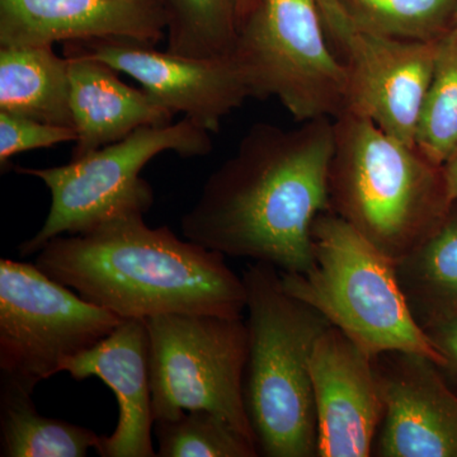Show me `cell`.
Returning <instances> with one entry per match:
<instances>
[{
  "mask_svg": "<svg viewBox=\"0 0 457 457\" xmlns=\"http://www.w3.org/2000/svg\"><path fill=\"white\" fill-rule=\"evenodd\" d=\"M302 123L294 130L252 126L182 216L183 237L225 257L264 262L281 272L308 270L312 225L330 209L336 129L333 119Z\"/></svg>",
  "mask_w": 457,
  "mask_h": 457,
  "instance_id": "1",
  "label": "cell"
},
{
  "mask_svg": "<svg viewBox=\"0 0 457 457\" xmlns=\"http://www.w3.org/2000/svg\"><path fill=\"white\" fill-rule=\"evenodd\" d=\"M35 264L123 320L167 314L243 317L245 311V281L224 254L179 239L168 227L150 228L141 213L57 237L42 246Z\"/></svg>",
  "mask_w": 457,
  "mask_h": 457,
  "instance_id": "2",
  "label": "cell"
},
{
  "mask_svg": "<svg viewBox=\"0 0 457 457\" xmlns=\"http://www.w3.org/2000/svg\"><path fill=\"white\" fill-rule=\"evenodd\" d=\"M243 281L248 312L245 402L260 455L317 456L311 359L319 337L332 324L288 294L272 264H249Z\"/></svg>",
  "mask_w": 457,
  "mask_h": 457,
  "instance_id": "3",
  "label": "cell"
},
{
  "mask_svg": "<svg viewBox=\"0 0 457 457\" xmlns=\"http://www.w3.org/2000/svg\"><path fill=\"white\" fill-rule=\"evenodd\" d=\"M335 129L330 209L396 263L440 227L453 206L444 167L359 114L345 111Z\"/></svg>",
  "mask_w": 457,
  "mask_h": 457,
  "instance_id": "4",
  "label": "cell"
},
{
  "mask_svg": "<svg viewBox=\"0 0 457 457\" xmlns=\"http://www.w3.org/2000/svg\"><path fill=\"white\" fill-rule=\"evenodd\" d=\"M312 260L303 272H281L288 294L376 357L413 352L446 366L418 323L400 285L396 263L342 216L328 209L312 225Z\"/></svg>",
  "mask_w": 457,
  "mask_h": 457,
  "instance_id": "5",
  "label": "cell"
},
{
  "mask_svg": "<svg viewBox=\"0 0 457 457\" xmlns=\"http://www.w3.org/2000/svg\"><path fill=\"white\" fill-rule=\"evenodd\" d=\"M212 150L210 132L183 117L176 123L144 126L68 164L14 168L42 180L51 192L49 215L40 230L20 245L21 257L37 254L57 237L84 233L119 216L144 215L153 206L154 194L140 173L152 159L164 152L194 158Z\"/></svg>",
  "mask_w": 457,
  "mask_h": 457,
  "instance_id": "6",
  "label": "cell"
},
{
  "mask_svg": "<svg viewBox=\"0 0 457 457\" xmlns=\"http://www.w3.org/2000/svg\"><path fill=\"white\" fill-rule=\"evenodd\" d=\"M315 0H260L242 21L234 56L254 98H278L296 121L337 119L347 66L330 51Z\"/></svg>",
  "mask_w": 457,
  "mask_h": 457,
  "instance_id": "7",
  "label": "cell"
},
{
  "mask_svg": "<svg viewBox=\"0 0 457 457\" xmlns=\"http://www.w3.org/2000/svg\"><path fill=\"white\" fill-rule=\"evenodd\" d=\"M146 326L154 423L207 409L257 444L245 402V318L167 314L146 319Z\"/></svg>",
  "mask_w": 457,
  "mask_h": 457,
  "instance_id": "8",
  "label": "cell"
},
{
  "mask_svg": "<svg viewBox=\"0 0 457 457\" xmlns=\"http://www.w3.org/2000/svg\"><path fill=\"white\" fill-rule=\"evenodd\" d=\"M122 320L36 264L0 260V375L35 390Z\"/></svg>",
  "mask_w": 457,
  "mask_h": 457,
  "instance_id": "9",
  "label": "cell"
},
{
  "mask_svg": "<svg viewBox=\"0 0 457 457\" xmlns=\"http://www.w3.org/2000/svg\"><path fill=\"white\" fill-rule=\"evenodd\" d=\"M65 55L99 60L128 74L174 113H183L209 131L251 98L248 83L234 54L220 57L179 55L130 41L66 42Z\"/></svg>",
  "mask_w": 457,
  "mask_h": 457,
  "instance_id": "10",
  "label": "cell"
},
{
  "mask_svg": "<svg viewBox=\"0 0 457 457\" xmlns=\"http://www.w3.org/2000/svg\"><path fill=\"white\" fill-rule=\"evenodd\" d=\"M437 51L438 40H398L356 29L345 47V111L365 117L390 137L416 147L418 119Z\"/></svg>",
  "mask_w": 457,
  "mask_h": 457,
  "instance_id": "11",
  "label": "cell"
},
{
  "mask_svg": "<svg viewBox=\"0 0 457 457\" xmlns=\"http://www.w3.org/2000/svg\"><path fill=\"white\" fill-rule=\"evenodd\" d=\"M318 457H368L384 417L375 357L330 326L311 359Z\"/></svg>",
  "mask_w": 457,
  "mask_h": 457,
  "instance_id": "12",
  "label": "cell"
},
{
  "mask_svg": "<svg viewBox=\"0 0 457 457\" xmlns=\"http://www.w3.org/2000/svg\"><path fill=\"white\" fill-rule=\"evenodd\" d=\"M384 402L381 457H457V394L435 361L413 352L375 357Z\"/></svg>",
  "mask_w": 457,
  "mask_h": 457,
  "instance_id": "13",
  "label": "cell"
},
{
  "mask_svg": "<svg viewBox=\"0 0 457 457\" xmlns=\"http://www.w3.org/2000/svg\"><path fill=\"white\" fill-rule=\"evenodd\" d=\"M167 33L161 0H0V46L130 41Z\"/></svg>",
  "mask_w": 457,
  "mask_h": 457,
  "instance_id": "14",
  "label": "cell"
},
{
  "mask_svg": "<svg viewBox=\"0 0 457 457\" xmlns=\"http://www.w3.org/2000/svg\"><path fill=\"white\" fill-rule=\"evenodd\" d=\"M62 371L77 381L96 376L116 395L119 422L112 435L101 437L99 456H156L146 319H125L97 345L64 361Z\"/></svg>",
  "mask_w": 457,
  "mask_h": 457,
  "instance_id": "15",
  "label": "cell"
},
{
  "mask_svg": "<svg viewBox=\"0 0 457 457\" xmlns=\"http://www.w3.org/2000/svg\"><path fill=\"white\" fill-rule=\"evenodd\" d=\"M65 56L78 135L71 159L116 143L144 126L165 125L173 120V111L145 89L123 83L111 66L87 56Z\"/></svg>",
  "mask_w": 457,
  "mask_h": 457,
  "instance_id": "16",
  "label": "cell"
},
{
  "mask_svg": "<svg viewBox=\"0 0 457 457\" xmlns=\"http://www.w3.org/2000/svg\"><path fill=\"white\" fill-rule=\"evenodd\" d=\"M0 111L74 128L68 57L53 45L0 46Z\"/></svg>",
  "mask_w": 457,
  "mask_h": 457,
  "instance_id": "17",
  "label": "cell"
},
{
  "mask_svg": "<svg viewBox=\"0 0 457 457\" xmlns=\"http://www.w3.org/2000/svg\"><path fill=\"white\" fill-rule=\"evenodd\" d=\"M33 390L0 375V456L84 457L102 436L65 420L41 416Z\"/></svg>",
  "mask_w": 457,
  "mask_h": 457,
  "instance_id": "18",
  "label": "cell"
},
{
  "mask_svg": "<svg viewBox=\"0 0 457 457\" xmlns=\"http://www.w3.org/2000/svg\"><path fill=\"white\" fill-rule=\"evenodd\" d=\"M403 291L420 326L457 314V218H447L416 251L396 262Z\"/></svg>",
  "mask_w": 457,
  "mask_h": 457,
  "instance_id": "19",
  "label": "cell"
},
{
  "mask_svg": "<svg viewBox=\"0 0 457 457\" xmlns=\"http://www.w3.org/2000/svg\"><path fill=\"white\" fill-rule=\"evenodd\" d=\"M167 16V50L179 55L220 57L236 49L239 0H161Z\"/></svg>",
  "mask_w": 457,
  "mask_h": 457,
  "instance_id": "20",
  "label": "cell"
},
{
  "mask_svg": "<svg viewBox=\"0 0 457 457\" xmlns=\"http://www.w3.org/2000/svg\"><path fill=\"white\" fill-rule=\"evenodd\" d=\"M416 147L438 167L457 155V33L438 40L431 83L418 119Z\"/></svg>",
  "mask_w": 457,
  "mask_h": 457,
  "instance_id": "21",
  "label": "cell"
},
{
  "mask_svg": "<svg viewBox=\"0 0 457 457\" xmlns=\"http://www.w3.org/2000/svg\"><path fill=\"white\" fill-rule=\"evenodd\" d=\"M159 457H255L257 444L207 409L186 411L155 422Z\"/></svg>",
  "mask_w": 457,
  "mask_h": 457,
  "instance_id": "22",
  "label": "cell"
},
{
  "mask_svg": "<svg viewBox=\"0 0 457 457\" xmlns=\"http://www.w3.org/2000/svg\"><path fill=\"white\" fill-rule=\"evenodd\" d=\"M357 31L407 41L440 40L456 0H342Z\"/></svg>",
  "mask_w": 457,
  "mask_h": 457,
  "instance_id": "23",
  "label": "cell"
},
{
  "mask_svg": "<svg viewBox=\"0 0 457 457\" xmlns=\"http://www.w3.org/2000/svg\"><path fill=\"white\" fill-rule=\"evenodd\" d=\"M71 126L51 125L0 111V164L9 163L14 155L35 149H46L77 140Z\"/></svg>",
  "mask_w": 457,
  "mask_h": 457,
  "instance_id": "24",
  "label": "cell"
},
{
  "mask_svg": "<svg viewBox=\"0 0 457 457\" xmlns=\"http://www.w3.org/2000/svg\"><path fill=\"white\" fill-rule=\"evenodd\" d=\"M423 329L446 359V366L441 370H449L457 378V314L433 319Z\"/></svg>",
  "mask_w": 457,
  "mask_h": 457,
  "instance_id": "25",
  "label": "cell"
},
{
  "mask_svg": "<svg viewBox=\"0 0 457 457\" xmlns=\"http://www.w3.org/2000/svg\"><path fill=\"white\" fill-rule=\"evenodd\" d=\"M323 17L328 33L345 50V45L353 35V23L342 0H315Z\"/></svg>",
  "mask_w": 457,
  "mask_h": 457,
  "instance_id": "26",
  "label": "cell"
},
{
  "mask_svg": "<svg viewBox=\"0 0 457 457\" xmlns=\"http://www.w3.org/2000/svg\"><path fill=\"white\" fill-rule=\"evenodd\" d=\"M447 198L451 204L457 203V155L444 167Z\"/></svg>",
  "mask_w": 457,
  "mask_h": 457,
  "instance_id": "27",
  "label": "cell"
},
{
  "mask_svg": "<svg viewBox=\"0 0 457 457\" xmlns=\"http://www.w3.org/2000/svg\"><path fill=\"white\" fill-rule=\"evenodd\" d=\"M258 2H260V0H239L237 9H239L240 23L253 12V9L257 7Z\"/></svg>",
  "mask_w": 457,
  "mask_h": 457,
  "instance_id": "28",
  "label": "cell"
},
{
  "mask_svg": "<svg viewBox=\"0 0 457 457\" xmlns=\"http://www.w3.org/2000/svg\"><path fill=\"white\" fill-rule=\"evenodd\" d=\"M453 31H455L457 33V14H456V26H455V29H453Z\"/></svg>",
  "mask_w": 457,
  "mask_h": 457,
  "instance_id": "29",
  "label": "cell"
}]
</instances>
